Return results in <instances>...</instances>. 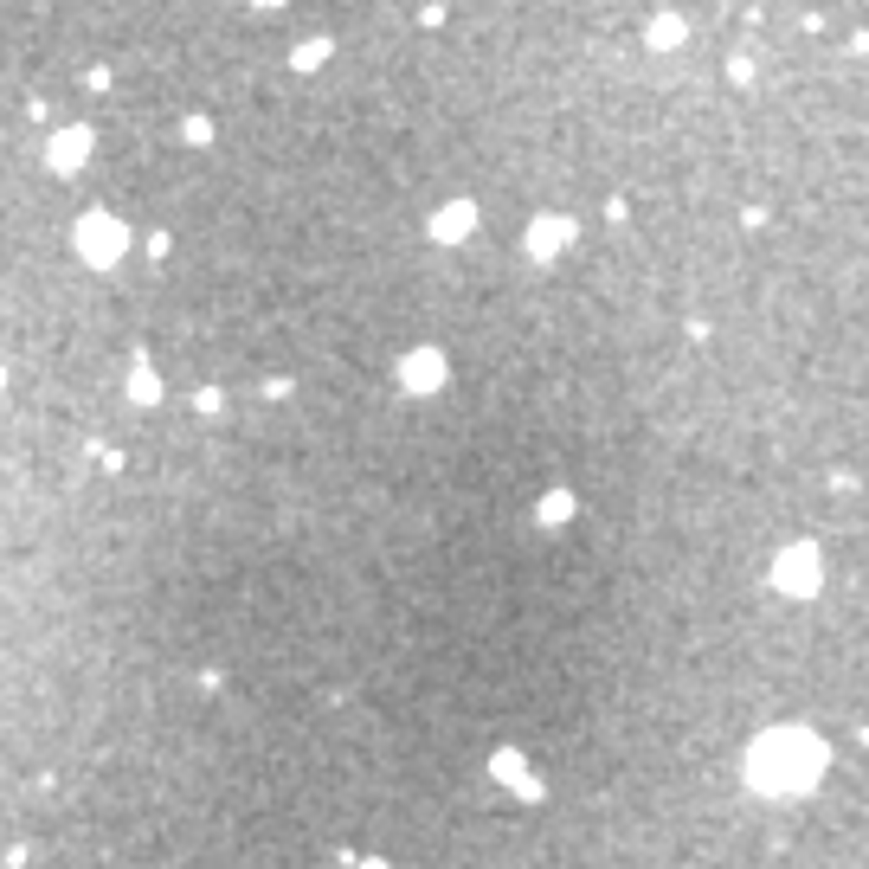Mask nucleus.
<instances>
[{"label": "nucleus", "instance_id": "f257e3e1", "mask_svg": "<svg viewBox=\"0 0 869 869\" xmlns=\"http://www.w3.org/2000/svg\"><path fill=\"white\" fill-rule=\"evenodd\" d=\"M825 773H831V741L805 721H773L741 754V785L760 799H805V792H818Z\"/></svg>", "mask_w": 869, "mask_h": 869}, {"label": "nucleus", "instance_id": "f03ea898", "mask_svg": "<svg viewBox=\"0 0 869 869\" xmlns=\"http://www.w3.org/2000/svg\"><path fill=\"white\" fill-rule=\"evenodd\" d=\"M129 245H135V232L116 220L110 206H84L78 220H71V252H78L91 271H116L129 258Z\"/></svg>", "mask_w": 869, "mask_h": 869}, {"label": "nucleus", "instance_id": "7ed1b4c3", "mask_svg": "<svg viewBox=\"0 0 869 869\" xmlns=\"http://www.w3.org/2000/svg\"><path fill=\"white\" fill-rule=\"evenodd\" d=\"M766 579H773V593H785V599H818L825 593V554H818V541H785L773 554Z\"/></svg>", "mask_w": 869, "mask_h": 869}, {"label": "nucleus", "instance_id": "20e7f679", "mask_svg": "<svg viewBox=\"0 0 869 869\" xmlns=\"http://www.w3.org/2000/svg\"><path fill=\"white\" fill-rule=\"evenodd\" d=\"M573 245H579V220H573V212H535V220L522 226L528 264H554V258H567Z\"/></svg>", "mask_w": 869, "mask_h": 869}, {"label": "nucleus", "instance_id": "39448f33", "mask_svg": "<svg viewBox=\"0 0 869 869\" xmlns=\"http://www.w3.org/2000/svg\"><path fill=\"white\" fill-rule=\"evenodd\" d=\"M445 380H451V354H445V348L419 341V348H406V354H400V393L431 400V393H445Z\"/></svg>", "mask_w": 869, "mask_h": 869}, {"label": "nucleus", "instance_id": "423d86ee", "mask_svg": "<svg viewBox=\"0 0 869 869\" xmlns=\"http://www.w3.org/2000/svg\"><path fill=\"white\" fill-rule=\"evenodd\" d=\"M477 226H483V206L464 200V193H458V200H439V206L425 212V239H431V245H445V252L464 245V239H477Z\"/></svg>", "mask_w": 869, "mask_h": 869}, {"label": "nucleus", "instance_id": "0eeeda50", "mask_svg": "<svg viewBox=\"0 0 869 869\" xmlns=\"http://www.w3.org/2000/svg\"><path fill=\"white\" fill-rule=\"evenodd\" d=\"M91 149H97V129H91V123H64V129L45 135V168H52L58 181H71V174H84Z\"/></svg>", "mask_w": 869, "mask_h": 869}, {"label": "nucleus", "instance_id": "6e6552de", "mask_svg": "<svg viewBox=\"0 0 869 869\" xmlns=\"http://www.w3.org/2000/svg\"><path fill=\"white\" fill-rule=\"evenodd\" d=\"M489 779H496L502 792H516L522 805H535L541 792H548V785H541V773L528 766V754H522V747H496V754H489Z\"/></svg>", "mask_w": 869, "mask_h": 869}, {"label": "nucleus", "instance_id": "1a4fd4ad", "mask_svg": "<svg viewBox=\"0 0 869 869\" xmlns=\"http://www.w3.org/2000/svg\"><path fill=\"white\" fill-rule=\"evenodd\" d=\"M123 387H129V406H162L168 400V387H162V374H155V360L149 354H129V374H123Z\"/></svg>", "mask_w": 869, "mask_h": 869}, {"label": "nucleus", "instance_id": "9d476101", "mask_svg": "<svg viewBox=\"0 0 869 869\" xmlns=\"http://www.w3.org/2000/svg\"><path fill=\"white\" fill-rule=\"evenodd\" d=\"M644 45H650V52H683V45H689V14H676V7L650 14V20H644Z\"/></svg>", "mask_w": 869, "mask_h": 869}, {"label": "nucleus", "instance_id": "9b49d317", "mask_svg": "<svg viewBox=\"0 0 869 869\" xmlns=\"http://www.w3.org/2000/svg\"><path fill=\"white\" fill-rule=\"evenodd\" d=\"M573 516H579V489H567V483H554V489L535 502V522H541V528H567Z\"/></svg>", "mask_w": 869, "mask_h": 869}, {"label": "nucleus", "instance_id": "f8f14e48", "mask_svg": "<svg viewBox=\"0 0 869 869\" xmlns=\"http://www.w3.org/2000/svg\"><path fill=\"white\" fill-rule=\"evenodd\" d=\"M329 58H335V39H329V33H310V39H297V45H290V71H297V78L322 71Z\"/></svg>", "mask_w": 869, "mask_h": 869}, {"label": "nucleus", "instance_id": "ddd939ff", "mask_svg": "<svg viewBox=\"0 0 869 869\" xmlns=\"http://www.w3.org/2000/svg\"><path fill=\"white\" fill-rule=\"evenodd\" d=\"M181 142H187V149H212V142H220V123H212V116H181Z\"/></svg>", "mask_w": 869, "mask_h": 869}, {"label": "nucleus", "instance_id": "4468645a", "mask_svg": "<svg viewBox=\"0 0 869 869\" xmlns=\"http://www.w3.org/2000/svg\"><path fill=\"white\" fill-rule=\"evenodd\" d=\"M193 412H200V419H220V412H226V393H220V387H200V393H193Z\"/></svg>", "mask_w": 869, "mask_h": 869}, {"label": "nucleus", "instance_id": "2eb2a0df", "mask_svg": "<svg viewBox=\"0 0 869 869\" xmlns=\"http://www.w3.org/2000/svg\"><path fill=\"white\" fill-rule=\"evenodd\" d=\"M91 464L116 477V470H123V451H116V445H104V439H91Z\"/></svg>", "mask_w": 869, "mask_h": 869}, {"label": "nucleus", "instance_id": "dca6fc26", "mask_svg": "<svg viewBox=\"0 0 869 869\" xmlns=\"http://www.w3.org/2000/svg\"><path fill=\"white\" fill-rule=\"evenodd\" d=\"M728 84H754V58L747 52H728Z\"/></svg>", "mask_w": 869, "mask_h": 869}, {"label": "nucleus", "instance_id": "f3484780", "mask_svg": "<svg viewBox=\"0 0 869 869\" xmlns=\"http://www.w3.org/2000/svg\"><path fill=\"white\" fill-rule=\"evenodd\" d=\"M110 84H116V71H110V64H91V71H84V91H97V97H104Z\"/></svg>", "mask_w": 869, "mask_h": 869}, {"label": "nucleus", "instance_id": "a211bd4d", "mask_svg": "<svg viewBox=\"0 0 869 869\" xmlns=\"http://www.w3.org/2000/svg\"><path fill=\"white\" fill-rule=\"evenodd\" d=\"M290 393H297V380H290V374H271V380H264V400H290Z\"/></svg>", "mask_w": 869, "mask_h": 869}, {"label": "nucleus", "instance_id": "6ab92c4d", "mask_svg": "<svg viewBox=\"0 0 869 869\" xmlns=\"http://www.w3.org/2000/svg\"><path fill=\"white\" fill-rule=\"evenodd\" d=\"M606 220H612V226H625V220H631V200H625V193H612V200H606Z\"/></svg>", "mask_w": 869, "mask_h": 869}, {"label": "nucleus", "instance_id": "aec40b11", "mask_svg": "<svg viewBox=\"0 0 869 869\" xmlns=\"http://www.w3.org/2000/svg\"><path fill=\"white\" fill-rule=\"evenodd\" d=\"M200 689H206V696H220V689H226V670H212V664H206V670H200Z\"/></svg>", "mask_w": 869, "mask_h": 869}, {"label": "nucleus", "instance_id": "412c9836", "mask_svg": "<svg viewBox=\"0 0 869 869\" xmlns=\"http://www.w3.org/2000/svg\"><path fill=\"white\" fill-rule=\"evenodd\" d=\"M341 863H348V869H393L387 856H341Z\"/></svg>", "mask_w": 869, "mask_h": 869}, {"label": "nucleus", "instance_id": "4be33fe9", "mask_svg": "<svg viewBox=\"0 0 869 869\" xmlns=\"http://www.w3.org/2000/svg\"><path fill=\"white\" fill-rule=\"evenodd\" d=\"M850 52H856V58H869V26H863V33H850Z\"/></svg>", "mask_w": 869, "mask_h": 869}, {"label": "nucleus", "instance_id": "5701e85b", "mask_svg": "<svg viewBox=\"0 0 869 869\" xmlns=\"http://www.w3.org/2000/svg\"><path fill=\"white\" fill-rule=\"evenodd\" d=\"M245 7H264V14H271V7H290V0H245Z\"/></svg>", "mask_w": 869, "mask_h": 869}]
</instances>
